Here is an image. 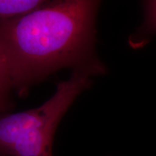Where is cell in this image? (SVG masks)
<instances>
[{"label": "cell", "mask_w": 156, "mask_h": 156, "mask_svg": "<svg viewBox=\"0 0 156 156\" xmlns=\"http://www.w3.org/2000/svg\"><path fill=\"white\" fill-rule=\"evenodd\" d=\"M47 2L45 0H0V21L22 17Z\"/></svg>", "instance_id": "cell-4"}, {"label": "cell", "mask_w": 156, "mask_h": 156, "mask_svg": "<svg viewBox=\"0 0 156 156\" xmlns=\"http://www.w3.org/2000/svg\"><path fill=\"white\" fill-rule=\"evenodd\" d=\"M100 5L93 0L48 1L22 17L0 21V52L11 89L24 95L64 68L91 77L106 74L95 51Z\"/></svg>", "instance_id": "cell-1"}, {"label": "cell", "mask_w": 156, "mask_h": 156, "mask_svg": "<svg viewBox=\"0 0 156 156\" xmlns=\"http://www.w3.org/2000/svg\"><path fill=\"white\" fill-rule=\"evenodd\" d=\"M142 5L145 11L143 23L129 37V45L133 49L144 47L156 35V0L143 2Z\"/></svg>", "instance_id": "cell-3"}, {"label": "cell", "mask_w": 156, "mask_h": 156, "mask_svg": "<svg viewBox=\"0 0 156 156\" xmlns=\"http://www.w3.org/2000/svg\"><path fill=\"white\" fill-rule=\"evenodd\" d=\"M10 89L11 86L6 70L5 64L3 60L2 55L0 52V112L4 107V102L5 101L7 93Z\"/></svg>", "instance_id": "cell-5"}, {"label": "cell", "mask_w": 156, "mask_h": 156, "mask_svg": "<svg viewBox=\"0 0 156 156\" xmlns=\"http://www.w3.org/2000/svg\"><path fill=\"white\" fill-rule=\"evenodd\" d=\"M90 77L73 71L41 106L15 114H0V156H52L56 128L77 98L91 87Z\"/></svg>", "instance_id": "cell-2"}]
</instances>
